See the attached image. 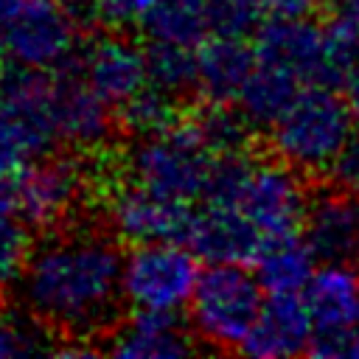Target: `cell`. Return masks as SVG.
<instances>
[{
  "mask_svg": "<svg viewBox=\"0 0 359 359\" xmlns=\"http://www.w3.org/2000/svg\"><path fill=\"white\" fill-rule=\"evenodd\" d=\"M123 252L98 233L50 236L31 250L17 283L31 317L67 337L104 331L123 300Z\"/></svg>",
  "mask_w": 359,
  "mask_h": 359,
  "instance_id": "6da1fadb",
  "label": "cell"
},
{
  "mask_svg": "<svg viewBox=\"0 0 359 359\" xmlns=\"http://www.w3.org/2000/svg\"><path fill=\"white\" fill-rule=\"evenodd\" d=\"M353 118L345 93L325 84H306L266 129L269 151L306 174H325L353 132Z\"/></svg>",
  "mask_w": 359,
  "mask_h": 359,
  "instance_id": "7a4b0ae2",
  "label": "cell"
},
{
  "mask_svg": "<svg viewBox=\"0 0 359 359\" xmlns=\"http://www.w3.org/2000/svg\"><path fill=\"white\" fill-rule=\"evenodd\" d=\"M216 154L202 140L194 121H177L171 129L137 137L126 151V168L135 185L174 202L205 199Z\"/></svg>",
  "mask_w": 359,
  "mask_h": 359,
  "instance_id": "3957f363",
  "label": "cell"
},
{
  "mask_svg": "<svg viewBox=\"0 0 359 359\" xmlns=\"http://www.w3.org/2000/svg\"><path fill=\"white\" fill-rule=\"evenodd\" d=\"M50 98L53 76L48 70L0 67V177H17L59 140Z\"/></svg>",
  "mask_w": 359,
  "mask_h": 359,
  "instance_id": "277c9868",
  "label": "cell"
},
{
  "mask_svg": "<svg viewBox=\"0 0 359 359\" xmlns=\"http://www.w3.org/2000/svg\"><path fill=\"white\" fill-rule=\"evenodd\" d=\"M264 292L247 264H208L188 303L196 339L216 351H241L264 309Z\"/></svg>",
  "mask_w": 359,
  "mask_h": 359,
  "instance_id": "5b68a950",
  "label": "cell"
},
{
  "mask_svg": "<svg viewBox=\"0 0 359 359\" xmlns=\"http://www.w3.org/2000/svg\"><path fill=\"white\" fill-rule=\"evenodd\" d=\"M199 255L185 241L132 244L123 255L121 292L132 309L180 311L199 283Z\"/></svg>",
  "mask_w": 359,
  "mask_h": 359,
  "instance_id": "8992f818",
  "label": "cell"
},
{
  "mask_svg": "<svg viewBox=\"0 0 359 359\" xmlns=\"http://www.w3.org/2000/svg\"><path fill=\"white\" fill-rule=\"evenodd\" d=\"M311 174L289 165L278 154L255 157L236 196V208L266 236V244L303 230Z\"/></svg>",
  "mask_w": 359,
  "mask_h": 359,
  "instance_id": "52a82bcc",
  "label": "cell"
},
{
  "mask_svg": "<svg viewBox=\"0 0 359 359\" xmlns=\"http://www.w3.org/2000/svg\"><path fill=\"white\" fill-rule=\"evenodd\" d=\"M79 25L73 8H65L56 0H17L0 14L8 62L34 70L65 67L76 48Z\"/></svg>",
  "mask_w": 359,
  "mask_h": 359,
  "instance_id": "ba28073f",
  "label": "cell"
},
{
  "mask_svg": "<svg viewBox=\"0 0 359 359\" xmlns=\"http://www.w3.org/2000/svg\"><path fill=\"white\" fill-rule=\"evenodd\" d=\"M300 233L320 264L359 272V191L311 174Z\"/></svg>",
  "mask_w": 359,
  "mask_h": 359,
  "instance_id": "9c48e42d",
  "label": "cell"
},
{
  "mask_svg": "<svg viewBox=\"0 0 359 359\" xmlns=\"http://www.w3.org/2000/svg\"><path fill=\"white\" fill-rule=\"evenodd\" d=\"M84 168L65 154H45L14 177L17 210L31 227H53L73 213L84 194Z\"/></svg>",
  "mask_w": 359,
  "mask_h": 359,
  "instance_id": "30bf717a",
  "label": "cell"
},
{
  "mask_svg": "<svg viewBox=\"0 0 359 359\" xmlns=\"http://www.w3.org/2000/svg\"><path fill=\"white\" fill-rule=\"evenodd\" d=\"M258 62L294 73L303 84H325V28L309 17H278L261 22L252 39Z\"/></svg>",
  "mask_w": 359,
  "mask_h": 359,
  "instance_id": "8fae6325",
  "label": "cell"
},
{
  "mask_svg": "<svg viewBox=\"0 0 359 359\" xmlns=\"http://www.w3.org/2000/svg\"><path fill=\"white\" fill-rule=\"evenodd\" d=\"M194 210L188 202L163 199L140 185L121 188L109 202V224L118 238L129 244L146 241H185Z\"/></svg>",
  "mask_w": 359,
  "mask_h": 359,
  "instance_id": "7c38bea8",
  "label": "cell"
},
{
  "mask_svg": "<svg viewBox=\"0 0 359 359\" xmlns=\"http://www.w3.org/2000/svg\"><path fill=\"white\" fill-rule=\"evenodd\" d=\"M185 244L208 264H255L266 236L236 205L205 202L191 219Z\"/></svg>",
  "mask_w": 359,
  "mask_h": 359,
  "instance_id": "4fadbf2b",
  "label": "cell"
},
{
  "mask_svg": "<svg viewBox=\"0 0 359 359\" xmlns=\"http://www.w3.org/2000/svg\"><path fill=\"white\" fill-rule=\"evenodd\" d=\"M50 118L56 137L81 151L98 149L112 132L109 104L76 70H59L53 76Z\"/></svg>",
  "mask_w": 359,
  "mask_h": 359,
  "instance_id": "5bb4252c",
  "label": "cell"
},
{
  "mask_svg": "<svg viewBox=\"0 0 359 359\" xmlns=\"http://www.w3.org/2000/svg\"><path fill=\"white\" fill-rule=\"evenodd\" d=\"M81 76L109 107H121L149 84L146 50L123 36L95 39L81 56Z\"/></svg>",
  "mask_w": 359,
  "mask_h": 359,
  "instance_id": "9a60e30c",
  "label": "cell"
},
{
  "mask_svg": "<svg viewBox=\"0 0 359 359\" xmlns=\"http://www.w3.org/2000/svg\"><path fill=\"white\" fill-rule=\"evenodd\" d=\"M311 311L300 292L289 294H269L264 309L241 345V353L258 359H278V356H297L306 353L311 339Z\"/></svg>",
  "mask_w": 359,
  "mask_h": 359,
  "instance_id": "2e32d148",
  "label": "cell"
},
{
  "mask_svg": "<svg viewBox=\"0 0 359 359\" xmlns=\"http://www.w3.org/2000/svg\"><path fill=\"white\" fill-rule=\"evenodd\" d=\"M255 65H258L255 48L247 45L244 36L210 34L196 48V67H199L196 93L208 104H233L238 101V93L247 84Z\"/></svg>",
  "mask_w": 359,
  "mask_h": 359,
  "instance_id": "e0dca14e",
  "label": "cell"
},
{
  "mask_svg": "<svg viewBox=\"0 0 359 359\" xmlns=\"http://www.w3.org/2000/svg\"><path fill=\"white\" fill-rule=\"evenodd\" d=\"M109 351L123 359H168L194 353V342L174 311L135 309L126 325L112 334Z\"/></svg>",
  "mask_w": 359,
  "mask_h": 359,
  "instance_id": "ac0fdd59",
  "label": "cell"
},
{
  "mask_svg": "<svg viewBox=\"0 0 359 359\" xmlns=\"http://www.w3.org/2000/svg\"><path fill=\"white\" fill-rule=\"evenodd\" d=\"M314 328H337L359 323V275L345 266H325L311 275L303 289Z\"/></svg>",
  "mask_w": 359,
  "mask_h": 359,
  "instance_id": "d6986e66",
  "label": "cell"
},
{
  "mask_svg": "<svg viewBox=\"0 0 359 359\" xmlns=\"http://www.w3.org/2000/svg\"><path fill=\"white\" fill-rule=\"evenodd\" d=\"M306 84L294 73L266 65V62H258L255 70L250 73L247 84L241 87L236 104L255 129H269L286 112V107L297 98V93Z\"/></svg>",
  "mask_w": 359,
  "mask_h": 359,
  "instance_id": "ffe728a7",
  "label": "cell"
},
{
  "mask_svg": "<svg viewBox=\"0 0 359 359\" xmlns=\"http://www.w3.org/2000/svg\"><path fill=\"white\" fill-rule=\"evenodd\" d=\"M314 252L306 244L303 233L283 236L269 241L255 258V275L266 294H289L303 292L314 275Z\"/></svg>",
  "mask_w": 359,
  "mask_h": 359,
  "instance_id": "44dd1931",
  "label": "cell"
},
{
  "mask_svg": "<svg viewBox=\"0 0 359 359\" xmlns=\"http://www.w3.org/2000/svg\"><path fill=\"white\" fill-rule=\"evenodd\" d=\"M149 42H171L199 48L210 34L208 0H154L140 22Z\"/></svg>",
  "mask_w": 359,
  "mask_h": 359,
  "instance_id": "7402d4cb",
  "label": "cell"
},
{
  "mask_svg": "<svg viewBox=\"0 0 359 359\" xmlns=\"http://www.w3.org/2000/svg\"><path fill=\"white\" fill-rule=\"evenodd\" d=\"M28 222L17 210L14 177H0V292L17 286L31 258Z\"/></svg>",
  "mask_w": 359,
  "mask_h": 359,
  "instance_id": "603a6c76",
  "label": "cell"
},
{
  "mask_svg": "<svg viewBox=\"0 0 359 359\" xmlns=\"http://www.w3.org/2000/svg\"><path fill=\"white\" fill-rule=\"evenodd\" d=\"M146 67H149V84H154L157 90L174 98H182L191 90H196V81H199L196 48L151 42L146 48Z\"/></svg>",
  "mask_w": 359,
  "mask_h": 359,
  "instance_id": "cb8c5ba5",
  "label": "cell"
},
{
  "mask_svg": "<svg viewBox=\"0 0 359 359\" xmlns=\"http://www.w3.org/2000/svg\"><path fill=\"white\" fill-rule=\"evenodd\" d=\"M202 135V140L208 143V149L213 154H227V151H247L250 146V135H252V123L247 121V115L241 109H236L233 104H208L196 118H191Z\"/></svg>",
  "mask_w": 359,
  "mask_h": 359,
  "instance_id": "d4e9b609",
  "label": "cell"
},
{
  "mask_svg": "<svg viewBox=\"0 0 359 359\" xmlns=\"http://www.w3.org/2000/svg\"><path fill=\"white\" fill-rule=\"evenodd\" d=\"M118 118L123 123L126 132L146 137V135H157L165 132L177 123V107H174V95L157 90L154 84H146L137 95H132L126 104L118 107Z\"/></svg>",
  "mask_w": 359,
  "mask_h": 359,
  "instance_id": "484cf974",
  "label": "cell"
},
{
  "mask_svg": "<svg viewBox=\"0 0 359 359\" xmlns=\"http://www.w3.org/2000/svg\"><path fill=\"white\" fill-rule=\"evenodd\" d=\"M151 3L154 0H76L70 8L81 25L98 22L112 31H121L129 25H140Z\"/></svg>",
  "mask_w": 359,
  "mask_h": 359,
  "instance_id": "4316f807",
  "label": "cell"
},
{
  "mask_svg": "<svg viewBox=\"0 0 359 359\" xmlns=\"http://www.w3.org/2000/svg\"><path fill=\"white\" fill-rule=\"evenodd\" d=\"M213 34L247 36L255 34L264 17V0H208Z\"/></svg>",
  "mask_w": 359,
  "mask_h": 359,
  "instance_id": "83f0119b",
  "label": "cell"
},
{
  "mask_svg": "<svg viewBox=\"0 0 359 359\" xmlns=\"http://www.w3.org/2000/svg\"><path fill=\"white\" fill-rule=\"evenodd\" d=\"M309 356H351L359 359V323L337 325V328H311V339L306 348Z\"/></svg>",
  "mask_w": 359,
  "mask_h": 359,
  "instance_id": "f1b7e54d",
  "label": "cell"
},
{
  "mask_svg": "<svg viewBox=\"0 0 359 359\" xmlns=\"http://www.w3.org/2000/svg\"><path fill=\"white\" fill-rule=\"evenodd\" d=\"M331 180L348 185V188H356L359 191V129H353L345 140V146L339 149V154L334 157V163L328 165L325 171Z\"/></svg>",
  "mask_w": 359,
  "mask_h": 359,
  "instance_id": "f546056e",
  "label": "cell"
},
{
  "mask_svg": "<svg viewBox=\"0 0 359 359\" xmlns=\"http://www.w3.org/2000/svg\"><path fill=\"white\" fill-rule=\"evenodd\" d=\"M337 0H264V8L278 17H311V14H331Z\"/></svg>",
  "mask_w": 359,
  "mask_h": 359,
  "instance_id": "4dcf8cb0",
  "label": "cell"
},
{
  "mask_svg": "<svg viewBox=\"0 0 359 359\" xmlns=\"http://www.w3.org/2000/svg\"><path fill=\"white\" fill-rule=\"evenodd\" d=\"M334 14H339L356 34H359V0H339L334 6Z\"/></svg>",
  "mask_w": 359,
  "mask_h": 359,
  "instance_id": "1f68e13d",
  "label": "cell"
},
{
  "mask_svg": "<svg viewBox=\"0 0 359 359\" xmlns=\"http://www.w3.org/2000/svg\"><path fill=\"white\" fill-rule=\"evenodd\" d=\"M3 62H8V56H6V42H3V31H0V65Z\"/></svg>",
  "mask_w": 359,
  "mask_h": 359,
  "instance_id": "d6a6232c",
  "label": "cell"
},
{
  "mask_svg": "<svg viewBox=\"0 0 359 359\" xmlns=\"http://www.w3.org/2000/svg\"><path fill=\"white\" fill-rule=\"evenodd\" d=\"M14 3H17V0H0V14H3V11H8Z\"/></svg>",
  "mask_w": 359,
  "mask_h": 359,
  "instance_id": "836d02e7",
  "label": "cell"
},
{
  "mask_svg": "<svg viewBox=\"0 0 359 359\" xmlns=\"http://www.w3.org/2000/svg\"><path fill=\"white\" fill-rule=\"evenodd\" d=\"M0 320H3V314H0Z\"/></svg>",
  "mask_w": 359,
  "mask_h": 359,
  "instance_id": "e575fe53",
  "label": "cell"
},
{
  "mask_svg": "<svg viewBox=\"0 0 359 359\" xmlns=\"http://www.w3.org/2000/svg\"><path fill=\"white\" fill-rule=\"evenodd\" d=\"M337 3H339V0H337Z\"/></svg>",
  "mask_w": 359,
  "mask_h": 359,
  "instance_id": "d590c367",
  "label": "cell"
}]
</instances>
